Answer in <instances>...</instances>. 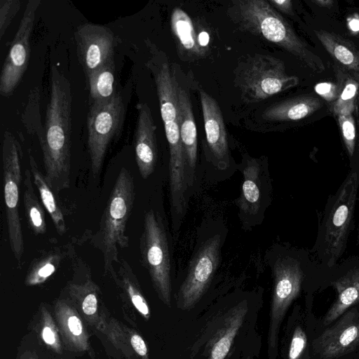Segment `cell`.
I'll use <instances>...</instances> for the list:
<instances>
[{"label": "cell", "instance_id": "cell-24", "mask_svg": "<svg viewBox=\"0 0 359 359\" xmlns=\"http://www.w3.org/2000/svg\"><path fill=\"white\" fill-rule=\"evenodd\" d=\"M29 164L34 184L39 191L40 200L49 214L57 233L62 236L67 231L63 210L58 203L56 194L48 183L44 174L39 170L34 157L29 152Z\"/></svg>", "mask_w": 359, "mask_h": 359}, {"label": "cell", "instance_id": "cell-40", "mask_svg": "<svg viewBox=\"0 0 359 359\" xmlns=\"http://www.w3.org/2000/svg\"><path fill=\"white\" fill-rule=\"evenodd\" d=\"M357 243L358 244L359 243V226H358V231H357Z\"/></svg>", "mask_w": 359, "mask_h": 359}, {"label": "cell", "instance_id": "cell-21", "mask_svg": "<svg viewBox=\"0 0 359 359\" xmlns=\"http://www.w3.org/2000/svg\"><path fill=\"white\" fill-rule=\"evenodd\" d=\"M247 311V305L244 302L229 311L224 318L222 326L211 341L207 359H224L226 357L243 323Z\"/></svg>", "mask_w": 359, "mask_h": 359}, {"label": "cell", "instance_id": "cell-38", "mask_svg": "<svg viewBox=\"0 0 359 359\" xmlns=\"http://www.w3.org/2000/svg\"><path fill=\"white\" fill-rule=\"evenodd\" d=\"M43 338L48 344H53L55 342L54 334L48 327H46L43 330Z\"/></svg>", "mask_w": 359, "mask_h": 359}, {"label": "cell", "instance_id": "cell-34", "mask_svg": "<svg viewBox=\"0 0 359 359\" xmlns=\"http://www.w3.org/2000/svg\"><path fill=\"white\" fill-rule=\"evenodd\" d=\"M268 2L271 6L285 14L291 15L292 13V2L290 0H269Z\"/></svg>", "mask_w": 359, "mask_h": 359}, {"label": "cell", "instance_id": "cell-32", "mask_svg": "<svg viewBox=\"0 0 359 359\" xmlns=\"http://www.w3.org/2000/svg\"><path fill=\"white\" fill-rule=\"evenodd\" d=\"M337 83L332 82H321L315 86V91L325 100L334 102L339 97L341 90V81L337 76Z\"/></svg>", "mask_w": 359, "mask_h": 359}, {"label": "cell", "instance_id": "cell-2", "mask_svg": "<svg viewBox=\"0 0 359 359\" xmlns=\"http://www.w3.org/2000/svg\"><path fill=\"white\" fill-rule=\"evenodd\" d=\"M148 47L151 56L147 61V66L154 76L161 118L169 146L171 210L175 215H181L186 211L188 184L186 158L180 133L178 83L167 57L151 43H148Z\"/></svg>", "mask_w": 359, "mask_h": 359}, {"label": "cell", "instance_id": "cell-36", "mask_svg": "<svg viewBox=\"0 0 359 359\" xmlns=\"http://www.w3.org/2000/svg\"><path fill=\"white\" fill-rule=\"evenodd\" d=\"M68 327L71 332L76 336L82 332V325L79 318L76 316H71L68 319Z\"/></svg>", "mask_w": 359, "mask_h": 359}, {"label": "cell", "instance_id": "cell-12", "mask_svg": "<svg viewBox=\"0 0 359 359\" xmlns=\"http://www.w3.org/2000/svg\"><path fill=\"white\" fill-rule=\"evenodd\" d=\"M219 247V236H215L200 248L177 292L176 305L178 309L189 310L201 298L218 265Z\"/></svg>", "mask_w": 359, "mask_h": 359}, {"label": "cell", "instance_id": "cell-8", "mask_svg": "<svg viewBox=\"0 0 359 359\" xmlns=\"http://www.w3.org/2000/svg\"><path fill=\"white\" fill-rule=\"evenodd\" d=\"M140 251L142 263L161 298L170 305L171 265L168 238L161 218L153 210L147 211L144 217Z\"/></svg>", "mask_w": 359, "mask_h": 359}, {"label": "cell", "instance_id": "cell-1", "mask_svg": "<svg viewBox=\"0 0 359 359\" xmlns=\"http://www.w3.org/2000/svg\"><path fill=\"white\" fill-rule=\"evenodd\" d=\"M50 81L45 130L39 140L45 177L57 195L70 186L72 94L68 78L57 65L51 66Z\"/></svg>", "mask_w": 359, "mask_h": 359}, {"label": "cell", "instance_id": "cell-37", "mask_svg": "<svg viewBox=\"0 0 359 359\" xmlns=\"http://www.w3.org/2000/svg\"><path fill=\"white\" fill-rule=\"evenodd\" d=\"M349 29L353 33L359 32V15H354L348 19L347 22Z\"/></svg>", "mask_w": 359, "mask_h": 359}, {"label": "cell", "instance_id": "cell-17", "mask_svg": "<svg viewBox=\"0 0 359 359\" xmlns=\"http://www.w3.org/2000/svg\"><path fill=\"white\" fill-rule=\"evenodd\" d=\"M199 93L207 143L215 158L226 163L229 160V146L222 111L211 95L203 90Z\"/></svg>", "mask_w": 359, "mask_h": 359}, {"label": "cell", "instance_id": "cell-4", "mask_svg": "<svg viewBox=\"0 0 359 359\" xmlns=\"http://www.w3.org/2000/svg\"><path fill=\"white\" fill-rule=\"evenodd\" d=\"M359 172L350 171L338 190L327 200L313 248L320 266L330 269L344 255L353 226Z\"/></svg>", "mask_w": 359, "mask_h": 359}, {"label": "cell", "instance_id": "cell-28", "mask_svg": "<svg viewBox=\"0 0 359 359\" xmlns=\"http://www.w3.org/2000/svg\"><path fill=\"white\" fill-rule=\"evenodd\" d=\"M346 72L337 69V75L341 81V90L333 104V112L337 115H347L353 112L355 100L359 92V81Z\"/></svg>", "mask_w": 359, "mask_h": 359}, {"label": "cell", "instance_id": "cell-3", "mask_svg": "<svg viewBox=\"0 0 359 359\" xmlns=\"http://www.w3.org/2000/svg\"><path fill=\"white\" fill-rule=\"evenodd\" d=\"M228 13L240 28L281 47L311 70L325 71L322 59L297 35L268 1H233Z\"/></svg>", "mask_w": 359, "mask_h": 359}, {"label": "cell", "instance_id": "cell-26", "mask_svg": "<svg viewBox=\"0 0 359 359\" xmlns=\"http://www.w3.org/2000/svg\"><path fill=\"white\" fill-rule=\"evenodd\" d=\"M90 104L111 99L116 93L115 89V65L112 59L86 76Z\"/></svg>", "mask_w": 359, "mask_h": 359}, {"label": "cell", "instance_id": "cell-20", "mask_svg": "<svg viewBox=\"0 0 359 359\" xmlns=\"http://www.w3.org/2000/svg\"><path fill=\"white\" fill-rule=\"evenodd\" d=\"M321 100L312 95H302L272 104L263 111L262 118L269 121H294L304 118L321 108Z\"/></svg>", "mask_w": 359, "mask_h": 359}, {"label": "cell", "instance_id": "cell-15", "mask_svg": "<svg viewBox=\"0 0 359 359\" xmlns=\"http://www.w3.org/2000/svg\"><path fill=\"white\" fill-rule=\"evenodd\" d=\"M330 269L333 274L330 284L337 292V297L322 320L325 327L359 304V258L346 259Z\"/></svg>", "mask_w": 359, "mask_h": 359}, {"label": "cell", "instance_id": "cell-7", "mask_svg": "<svg viewBox=\"0 0 359 359\" xmlns=\"http://www.w3.org/2000/svg\"><path fill=\"white\" fill-rule=\"evenodd\" d=\"M1 159L6 222L9 244L20 268L25 252L23 232L19 213L22 151L18 141L8 130L5 131L4 134Z\"/></svg>", "mask_w": 359, "mask_h": 359}, {"label": "cell", "instance_id": "cell-10", "mask_svg": "<svg viewBox=\"0 0 359 359\" xmlns=\"http://www.w3.org/2000/svg\"><path fill=\"white\" fill-rule=\"evenodd\" d=\"M125 115L126 105L118 92L107 101L90 104L87 116L88 147L94 177L102 170L109 146L119 134Z\"/></svg>", "mask_w": 359, "mask_h": 359}, {"label": "cell", "instance_id": "cell-13", "mask_svg": "<svg viewBox=\"0 0 359 359\" xmlns=\"http://www.w3.org/2000/svg\"><path fill=\"white\" fill-rule=\"evenodd\" d=\"M74 38L78 59L86 76L114 59L116 40L108 27L86 23L77 27Z\"/></svg>", "mask_w": 359, "mask_h": 359}, {"label": "cell", "instance_id": "cell-18", "mask_svg": "<svg viewBox=\"0 0 359 359\" xmlns=\"http://www.w3.org/2000/svg\"><path fill=\"white\" fill-rule=\"evenodd\" d=\"M180 133L186 163L187 184H193L197 159V130L189 95L177 86Z\"/></svg>", "mask_w": 359, "mask_h": 359}, {"label": "cell", "instance_id": "cell-23", "mask_svg": "<svg viewBox=\"0 0 359 359\" xmlns=\"http://www.w3.org/2000/svg\"><path fill=\"white\" fill-rule=\"evenodd\" d=\"M170 27L182 55L192 58L205 55L206 49L201 43L200 36L196 34L191 19L180 8H175L172 12Z\"/></svg>", "mask_w": 359, "mask_h": 359}, {"label": "cell", "instance_id": "cell-35", "mask_svg": "<svg viewBox=\"0 0 359 359\" xmlns=\"http://www.w3.org/2000/svg\"><path fill=\"white\" fill-rule=\"evenodd\" d=\"M132 346L135 351L142 356L147 353V348L144 340L139 335H133L130 340Z\"/></svg>", "mask_w": 359, "mask_h": 359}, {"label": "cell", "instance_id": "cell-31", "mask_svg": "<svg viewBox=\"0 0 359 359\" xmlns=\"http://www.w3.org/2000/svg\"><path fill=\"white\" fill-rule=\"evenodd\" d=\"M20 8L19 0L0 1V38L2 39L9 25Z\"/></svg>", "mask_w": 359, "mask_h": 359}, {"label": "cell", "instance_id": "cell-19", "mask_svg": "<svg viewBox=\"0 0 359 359\" xmlns=\"http://www.w3.org/2000/svg\"><path fill=\"white\" fill-rule=\"evenodd\" d=\"M243 173V182L238 206L244 215H255L260 211L264 202L266 175L264 174L261 164L251 158L247 161Z\"/></svg>", "mask_w": 359, "mask_h": 359}, {"label": "cell", "instance_id": "cell-9", "mask_svg": "<svg viewBox=\"0 0 359 359\" xmlns=\"http://www.w3.org/2000/svg\"><path fill=\"white\" fill-rule=\"evenodd\" d=\"M306 268L299 259L289 256L275 265L267 338L269 359L277 358L280 327L287 309L301 292Z\"/></svg>", "mask_w": 359, "mask_h": 359}, {"label": "cell", "instance_id": "cell-29", "mask_svg": "<svg viewBox=\"0 0 359 359\" xmlns=\"http://www.w3.org/2000/svg\"><path fill=\"white\" fill-rule=\"evenodd\" d=\"M339 126L341 132L342 139L347 151L348 156L351 161V168L353 167L355 154V127L354 118L352 115L337 116Z\"/></svg>", "mask_w": 359, "mask_h": 359}, {"label": "cell", "instance_id": "cell-6", "mask_svg": "<svg viewBox=\"0 0 359 359\" xmlns=\"http://www.w3.org/2000/svg\"><path fill=\"white\" fill-rule=\"evenodd\" d=\"M235 74L243 100L250 103L262 102L299 83L297 76L287 74L282 60L258 53L240 63Z\"/></svg>", "mask_w": 359, "mask_h": 359}, {"label": "cell", "instance_id": "cell-41", "mask_svg": "<svg viewBox=\"0 0 359 359\" xmlns=\"http://www.w3.org/2000/svg\"><path fill=\"white\" fill-rule=\"evenodd\" d=\"M247 359H249V358H248Z\"/></svg>", "mask_w": 359, "mask_h": 359}, {"label": "cell", "instance_id": "cell-33", "mask_svg": "<svg viewBox=\"0 0 359 359\" xmlns=\"http://www.w3.org/2000/svg\"><path fill=\"white\" fill-rule=\"evenodd\" d=\"M97 297L94 293H88L82 303V309L87 315H92L97 310Z\"/></svg>", "mask_w": 359, "mask_h": 359}, {"label": "cell", "instance_id": "cell-25", "mask_svg": "<svg viewBox=\"0 0 359 359\" xmlns=\"http://www.w3.org/2000/svg\"><path fill=\"white\" fill-rule=\"evenodd\" d=\"M33 180L29 169H25L23 180V206L27 222L36 236L46 233L47 225L44 210L37 198L33 187Z\"/></svg>", "mask_w": 359, "mask_h": 359}, {"label": "cell", "instance_id": "cell-16", "mask_svg": "<svg viewBox=\"0 0 359 359\" xmlns=\"http://www.w3.org/2000/svg\"><path fill=\"white\" fill-rule=\"evenodd\" d=\"M137 116L134 135L135 161L143 179L154 172L157 160L155 125L151 111L147 103L136 105Z\"/></svg>", "mask_w": 359, "mask_h": 359}, {"label": "cell", "instance_id": "cell-5", "mask_svg": "<svg viewBox=\"0 0 359 359\" xmlns=\"http://www.w3.org/2000/svg\"><path fill=\"white\" fill-rule=\"evenodd\" d=\"M135 201V186L130 170L122 167L117 175L102 213L94 245L103 257V269L107 273H115L118 263L119 249L129 246L127 224Z\"/></svg>", "mask_w": 359, "mask_h": 359}, {"label": "cell", "instance_id": "cell-27", "mask_svg": "<svg viewBox=\"0 0 359 359\" xmlns=\"http://www.w3.org/2000/svg\"><path fill=\"white\" fill-rule=\"evenodd\" d=\"M63 254L59 248H53L34 259L27 270L26 280L29 284L44 282L60 267Z\"/></svg>", "mask_w": 359, "mask_h": 359}, {"label": "cell", "instance_id": "cell-11", "mask_svg": "<svg viewBox=\"0 0 359 359\" xmlns=\"http://www.w3.org/2000/svg\"><path fill=\"white\" fill-rule=\"evenodd\" d=\"M40 0H29L5 59L0 75V93L11 95L27 70L30 57V40Z\"/></svg>", "mask_w": 359, "mask_h": 359}, {"label": "cell", "instance_id": "cell-14", "mask_svg": "<svg viewBox=\"0 0 359 359\" xmlns=\"http://www.w3.org/2000/svg\"><path fill=\"white\" fill-rule=\"evenodd\" d=\"M319 359H335L359 347V312L354 306L344 313L313 342Z\"/></svg>", "mask_w": 359, "mask_h": 359}, {"label": "cell", "instance_id": "cell-30", "mask_svg": "<svg viewBox=\"0 0 359 359\" xmlns=\"http://www.w3.org/2000/svg\"><path fill=\"white\" fill-rule=\"evenodd\" d=\"M309 346L308 335L302 325H297L292 332L288 348V359H302Z\"/></svg>", "mask_w": 359, "mask_h": 359}, {"label": "cell", "instance_id": "cell-39", "mask_svg": "<svg viewBox=\"0 0 359 359\" xmlns=\"http://www.w3.org/2000/svg\"><path fill=\"white\" fill-rule=\"evenodd\" d=\"M313 2L316 5L323 8H330L334 4L332 0H314Z\"/></svg>", "mask_w": 359, "mask_h": 359}, {"label": "cell", "instance_id": "cell-22", "mask_svg": "<svg viewBox=\"0 0 359 359\" xmlns=\"http://www.w3.org/2000/svg\"><path fill=\"white\" fill-rule=\"evenodd\" d=\"M316 35L330 55L341 67L359 79V50L344 37L325 30L315 32Z\"/></svg>", "mask_w": 359, "mask_h": 359}]
</instances>
